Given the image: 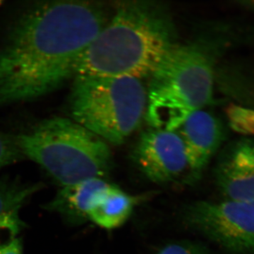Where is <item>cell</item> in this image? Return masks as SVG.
<instances>
[{
    "instance_id": "1",
    "label": "cell",
    "mask_w": 254,
    "mask_h": 254,
    "mask_svg": "<svg viewBox=\"0 0 254 254\" xmlns=\"http://www.w3.org/2000/svg\"><path fill=\"white\" fill-rule=\"evenodd\" d=\"M109 20L103 5L76 0L43 1L21 13L0 47V107L39 99L74 78Z\"/></svg>"
},
{
    "instance_id": "2",
    "label": "cell",
    "mask_w": 254,
    "mask_h": 254,
    "mask_svg": "<svg viewBox=\"0 0 254 254\" xmlns=\"http://www.w3.org/2000/svg\"><path fill=\"white\" fill-rule=\"evenodd\" d=\"M198 42L177 45L151 75L145 119L152 128L176 131L213 101L218 63L229 51L254 47V23L220 21Z\"/></svg>"
},
{
    "instance_id": "3",
    "label": "cell",
    "mask_w": 254,
    "mask_h": 254,
    "mask_svg": "<svg viewBox=\"0 0 254 254\" xmlns=\"http://www.w3.org/2000/svg\"><path fill=\"white\" fill-rule=\"evenodd\" d=\"M166 6L154 1L118 3L113 16L85 50L75 76H151L177 46Z\"/></svg>"
},
{
    "instance_id": "4",
    "label": "cell",
    "mask_w": 254,
    "mask_h": 254,
    "mask_svg": "<svg viewBox=\"0 0 254 254\" xmlns=\"http://www.w3.org/2000/svg\"><path fill=\"white\" fill-rule=\"evenodd\" d=\"M16 138L25 158L38 164L62 187L105 179L113 168L108 143L69 119H47Z\"/></svg>"
},
{
    "instance_id": "5",
    "label": "cell",
    "mask_w": 254,
    "mask_h": 254,
    "mask_svg": "<svg viewBox=\"0 0 254 254\" xmlns=\"http://www.w3.org/2000/svg\"><path fill=\"white\" fill-rule=\"evenodd\" d=\"M70 97L73 121L106 143L120 145L145 118L147 91L131 77L75 76Z\"/></svg>"
},
{
    "instance_id": "6",
    "label": "cell",
    "mask_w": 254,
    "mask_h": 254,
    "mask_svg": "<svg viewBox=\"0 0 254 254\" xmlns=\"http://www.w3.org/2000/svg\"><path fill=\"white\" fill-rule=\"evenodd\" d=\"M184 220L231 254H254V201L198 200L187 205Z\"/></svg>"
},
{
    "instance_id": "7",
    "label": "cell",
    "mask_w": 254,
    "mask_h": 254,
    "mask_svg": "<svg viewBox=\"0 0 254 254\" xmlns=\"http://www.w3.org/2000/svg\"><path fill=\"white\" fill-rule=\"evenodd\" d=\"M133 159L140 171L153 183L167 185L184 177L193 182L185 147L176 131L152 128L143 132Z\"/></svg>"
},
{
    "instance_id": "8",
    "label": "cell",
    "mask_w": 254,
    "mask_h": 254,
    "mask_svg": "<svg viewBox=\"0 0 254 254\" xmlns=\"http://www.w3.org/2000/svg\"><path fill=\"white\" fill-rule=\"evenodd\" d=\"M177 130L195 181L225 141L226 128L216 115L200 110L190 115Z\"/></svg>"
},
{
    "instance_id": "9",
    "label": "cell",
    "mask_w": 254,
    "mask_h": 254,
    "mask_svg": "<svg viewBox=\"0 0 254 254\" xmlns=\"http://www.w3.org/2000/svg\"><path fill=\"white\" fill-rule=\"evenodd\" d=\"M225 200L254 201V138L241 137L227 145L215 169Z\"/></svg>"
},
{
    "instance_id": "10",
    "label": "cell",
    "mask_w": 254,
    "mask_h": 254,
    "mask_svg": "<svg viewBox=\"0 0 254 254\" xmlns=\"http://www.w3.org/2000/svg\"><path fill=\"white\" fill-rule=\"evenodd\" d=\"M110 185L105 179L93 178L63 187L45 208L59 214L68 223L79 225L88 220L95 198Z\"/></svg>"
},
{
    "instance_id": "11",
    "label": "cell",
    "mask_w": 254,
    "mask_h": 254,
    "mask_svg": "<svg viewBox=\"0 0 254 254\" xmlns=\"http://www.w3.org/2000/svg\"><path fill=\"white\" fill-rule=\"evenodd\" d=\"M139 198L128 194L110 184L95 198L88 212V220L105 230L123 226L131 217Z\"/></svg>"
},
{
    "instance_id": "12",
    "label": "cell",
    "mask_w": 254,
    "mask_h": 254,
    "mask_svg": "<svg viewBox=\"0 0 254 254\" xmlns=\"http://www.w3.org/2000/svg\"><path fill=\"white\" fill-rule=\"evenodd\" d=\"M220 71L223 91L235 104L254 109V66L246 60L225 65Z\"/></svg>"
},
{
    "instance_id": "13",
    "label": "cell",
    "mask_w": 254,
    "mask_h": 254,
    "mask_svg": "<svg viewBox=\"0 0 254 254\" xmlns=\"http://www.w3.org/2000/svg\"><path fill=\"white\" fill-rule=\"evenodd\" d=\"M43 187L41 183H23L11 179L0 180V216L10 212L19 211L23 205Z\"/></svg>"
},
{
    "instance_id": "14",
    "label": "cell",
    "mask_w": 254,
    "mask_h": 254,
    "mask_svg": "<svg viewBox=\"0 0 254 254\" xmlns=\"http://www.w3.org/2000/svg\"><path fill=\"white\" fill-rule=\"evenodd\" d=\"M229 127L242 137L254 138V109L232 103L226 110Z\"/></svg>"
},
{
    "instance_id": "15",
    "label": "cell",
    "mask_w": 254,
    "mask_h": 254,
    "mask_svg": "<svg viewBox=\"0 0 254 254\" xmlns=\"http://www.w3.org/2000/svg\"><path fill=\"white\" fill-rule=\"evenodd\" d=\"M25 225L18 211L10 212L0 216V248L9 245L17 239Z\"/></svg>"
},
{
    "instance_id": "16",
    "label": "cell",
    "mask_w": 254,
    "mask_h": 254,
    "mask_svg": "<svg viewBox=\"0 0 254 254\" xmlns=\"http://www.w3.org/2000/svg\"><path fill=\"white\" fill-rule=\"evenodd\" d=\"M25 158L16 136L0 131V170Z\"/></svg>"
},
{
    "instance_id": "17",
    "label": "cell",
    "mask_w": 254,
    "mask_h": 254,
    "mask_svg": "<svg viewBox=\"0 0 254 254\" xmlns=\"http://www.w3.org/2000/svg\"><path fill=\"white\" fill-rule=\"evenodd\" d=\"M158 254H210L202 246L190 242H175L164 246Z\"/></svg>"
},
{
    "instance_id": "18",
    "label": "cell",
    "mask_w": 254,
    "mask_h": 254,
    "mask_svg": "<svg viewBox=\"0 0 254 254\" xmlns=\"http://www.w3.org/2000/svg\"><path fill=\"white\" fill-rule=\"evenodd\" d=\"M0 254H23L21 239H16L9 245L0 248Z\"/></svg>"
},
{
    "instance_id": "19",
    "label": "cell",
    "mask_w": 254,
    "mask_h": 254,
    "mask_svg": "<svg viewBox=\"0 0 254 254\" xmlns=\"http://www.w3.org/2000/svg\"><path fill=\"white\" fill-rule=\"evenodd\" d=\"M236 4L237 6L244 11L254 14V0L237 1Z\"/></svg>"
}]
</instances>
